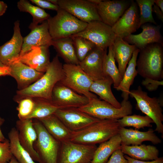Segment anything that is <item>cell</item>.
<instances>
[{"instance_id": "ba28073f", "label": "cell", "mask_w": 163, "mask_h": 163, "mask_svg": "<svg viewBox=\"0 0 163 163\" xmlns=\"http://www.w3.org/2000/svg\"><path fill=\"white\" fill-rule=\"evenodd\" d=\"M64 77L60 82L64 85L89 99L97 97L91 92L90 88L93 82L79 65H63Z\"/></svg>"}, {"instance_id": "d6986e66", "label": "cell", "mask_w": 163, "mask_h": 163, "mask_svg": "<svg viewBox=\"0 0 163 163\" xmlns=\"http://www.w3.org/2000/svg\"><path fill=\"white\" fill-rule=\"evenodd\" d=\"M14 33L11 39L0 46V61L8 66L19 57L22 46L23 38L20 27L19 21L14 24Z\"/></svg>"}, {"instance_id": "ffe728a7", "label": "cell", "mask_w": 163, "mask_h": 163, "mask_svg": "<svg viewBox=\"0 0 163 163\" xmlns=\"http://www.w3.org/2000/svg\"><path fill=\"white\" fill-rule=\"evenodd\" d=\"M16 127L21 145L29 153L34 161L40 163L39 156L34 148L37 135L32 119L19 120L16 122Z\"/></svg>"}, {"instance_id": "4fadbf2b", "label": "cell", "mask_w": 163, "mask_h": 163, "mask_svg": "<svg viewBox=\"0 0 163 163\" xmlns=\"http://www.w3.org/2000/svg\"><path fill=\"white\" fill-rule=\"evenodd\" d=\"M89 100L64 85L60 82L54 86L52 92V101L59 109L78 108L87 104Z\"/></svg>"}, {"instance_id": "484cf974", "label": "cell", "mask_w": 163, "mask_h": 163, "mask_svg": "<svg viewBox=\"0 0 163 163\" xmlns=\"http://www.w3.org/2000/svg\"><path fill=\"white\" fill-rule=\"evenodd\" d=\"M123 152L132 158L143 161L156 160L159 158V151L153 145L141 144L139 145H121Z\"/></svg>"}, {"instance_id": "7402d4cb", "label": "cell", "mask_w": 163, "mask_h": 163, "mask_svg": "<svg viewBox=\"0 0 163 163\" xmlns=\"http://www.w3.org/2000/svg\"><path fill=\"white\" fill-rule=\"evenodd\" d=\"M10 75L15 79L21 89H24L40 78L44 73L38 72L18 61L8 66Z\"/></svg>"}, {"instance_id": "8d00e7d4", "label": "cell", "mask_w": 163, "mask_h": 163, "mask_svg": "<svg viewBox=\"0 0 163 163\" xmlns=\"http://www.w3.org/2000/svg\"><path fill=\"white\" fill-rule=\"evenodd\" d=\"M77 57L79 62L96 46L89 40L79 36H71Z\"/></svg>"}, {"instance_id": "30bf717a", "label": "cell", "mask_w": 163, "mask_h": 163, "mask_svg": "<svg viewBox=\"0 0 163 163\" xmlns=\"http://www.w3.org/2000/svg\"><path fill=\"white\" fill-rule=\"evenodd\" d=\"M72 36L86 38L96 46L104 50L113 45L116 37L112 27L100 21L88 23L84 30Z\"/></svg>"}, {"instance_id": "277c9868", "label": "cell", "mask_w": 163, "mask_h": 163, "mask_svg": "<svg viewBox=\"0 0 163 163\" xmlns=\"http://www.w3.org/2000/svg\"><path fill=\"white\" fill-rule=\"evenodd\" d=\"M56 14L47 20L53 40L71 37L83 31L88 23L84 22L60 8Z\"/></svg>"}, {"instance_id": "9a60e30c", "label": "cell", "mask_w": 163, "mask_h": 163, "mask_svg": "<svg viewBox=\"0 0 163 163\" xmlns=\"http://www.w3.org/2000/svg\"><path fill=\"white\" fill-rule=\"evenodd\" d=\"M132 0H102L96 5L101 21L112 27L129 7Z\"/></svg>"}, {"instance_id": "4dcf8cb0", "label": "cell", "mask_w": 163, "mask_h": 163, "mask_svg": "<svg viewBox=\"0 0 163 163\" xmlns=\"http://www.w3.org/2000/svg\"><path fill=\"white\" fill-rule=\"evenodd\" d=\"M10 148L13 156L19 163H35L29 153L20 143L16 128H12L8 133Z\"/></svg>"}, {"instance_id": "3957f363", "label": "cell", "mask_w": 163, "mask_h": 163, "mask_svg": "<svg viewBox=\"0 0 163 163\" xmlns=\"http://www.w3.org/2000/svg\"><path fill=\"white\" fill-rule=\"evenodd\" d=\"M163 47L162 44L153 43L140 50L136 61L138 74L144 78L162 80Z\"/></svg>"}, {"instance_id": "d4e9b609", "label": "cell", "mask_w": 163, "mask_h": 163, "mask_svg": "<svg viewBox=\"0 0 163 163\" xmlns=\"http://www.w3.org/2000/svg\"><path fill=\"white\" fill-rule=\"evenodd\" d=\"M38 120L47 132L61 143L70 141L72 132L54 114Z\"/></svg>"}, {"instance_id": "5b68a950", "label": "cell", "mask_w": 163, "mask_h": 163, "mask_svg": "<svg viewBox=\"0 0 163 163\" xmlns=\"http://www.w3.org/2000/svg\"><path fill=\"white\" fill-rule=\"evenodd\" d=\"M121 107L117 108L109 103L97 97L89 100L88 102L78 108L81 111L100 120H119L123 117L131 115L133 106L129 101L123 100Z\"/></svg>"}, {"instance_id": "7bdbcfd3", "label": "cell", "mask_w": 163, "mask_h": 163, "mask_svg": "<svg viewBox=\"0 0 163 163\" xmlns=\"http://www.w3.org/2000/svg\"><path fill=\"white\" fill-rule=\"evenodd\" d=\"M124 157L128 161V163H163V157H159L156 160L151 161H143L136 159L131 158L127 155Z\"/></svg>"}, {"instance_id": "cb8c5ba5", "label": "cell", "mask_w": 163, "mask_h": 163, "mask_svg": "<svg viewBox=\"0 0 163 163\" xmlns=\"http://www.w3.org/2000/svg\"><path fill=\"white\" fill-rule=\"evenodd\" d=\"M112 46L114 57L118 63V68L123 78L127 65L137 48L135 45H130L123 38L117 36Z\"/></svg>"}, {"instance_id": "44dd1931", "label": "cell", "mask_w": 163, "mask_h": 163, "mask_svg": "<svg viewBox=\"0 0 163 163\" xmlns=\"http://www.w3.org/2000/svg\"><path fill=\"white\" fill-rule=\"evenodd\" d=\"M49 48L47 46L34 47L15 61H20L37 71L45 73L50 62Z\"/></svg>"}, {"instance_id": "d590c367", "label": "cell", "mask_w": 163, "mask_h": 163, "mask_svg": "<svg viewBox=\"0 0 163 163\" xmlns=\"http://www.w3.org/2000/svg\"><path fill=\"white\" fill-rule=\"evenodd\" d=\"M139 9V27L143 24L150 23L156 25L152 14V8L154 0H136Z\"/></svg>"}, {"instance_id": "5bb4252c", "label": "cell", "mask_w": 163, "mask_h": 163, "mask_svg": "<svg viewBox=\"0 0 163 163\" xmlns=\"http://www.w3.org/2000/svg\"><path fill=\"white\" fill-rule=\"evenodd\" d=\"M139 11L136 1L132 0L129 7L112 27L117 37L123 39L140 27Z\"/></svg>"}, {"instance_id": "7dc6e473", "label": "cell", "mask_w": 163, "mask_h": 163, "mask_svg": "<svg viewBox=\"0 0 163 163\" xmlns=\"http://www.w3.org/2000/svg\"><path fill=\"white\" fill-rule=\"evenodd\" d=\"M4 121L5 120L3 119L0 117V142H4L6 139L3 134L1 129V127L4 123Z\"/></svg>"}, {"instance_id": "8fae6325", "label": "cell", "mask_w": 163, "mask_h": 163, "mask_svg": "<svg viewBox=\"0 0 163 163\" xmlns=\"http://www.w3.org/2000/svg\"><path fill=\"white\" fill-rule=\"evenodd\" d=\"M54 114L72 132L82 130L100 120L77 107L59 109Z\"/></svg>"}, {"instance_id": "ee69618b", "label": "cell", "mask_w": 163, "mask_h": 163, "mask_svg": "<svg viewBox=\"0 0 163 163\" xmlns=\"http://www.w3.org/2000/svg\"><path fill=\"white\" fill-rule=\"evenodd\" d=\"M152 12L156 14L158 18L163 22V12L160 8L155 4L153 5L152 8Z\"/></svg>"}, {"instance_id": "c3c4849f", "label": "cell", "mask_w": 163, "mask_h": 163, "mask_svg": "<svg viewBox=\"0 0 163 163\" xmlns=\"http://www.w3.org/2000/svg\"><path fill=\"white\" fill-rule=\"evenodd\" d=\"M154 4L157 5L163 12V0H154Z\"/></svg>"}, {"instance_id": "83f0119b", "label": "cell", "mask_w": 163, "mask_h": 163, "mask_svg": "<svg viewBox=\"0 0 163 163\" xmlns=\"http://www.w3.org/2000/svg\"><path fill=\"white\" fill-rule=\"evenodd\" d=\"M139 50L136 48L133 52L120 84L115 88L117 91H122L121 97L123 100H128L130 87L138 74L136 69V61Z\"/></svg>"}, {"instance_id": "6da1fadb", "label": "cell", "mask_w": 163, "mask_h": 163, "mask_svg": "<svg viewBox=\"0 0 163 163\" xmlns=\"http://www.w3.org/2000/svg\"><path fill=\"white\" fill-rule=\"evenodd\" d=\"M64 77L63 65L56 55L50 62L43 75L27 87L17 92L21 98L37 97L52 101L53 89Z\"/></svg>"}, {"instance_id": "681fc988", "label": "cell", "mask_w": 163, "mask_h": 163, "mask_svg": "<svg viewBox=\"0 0 163 163\" xmlns=\"http://www.w3.org/2000/svg\"><path fill=\"white\" fill-rule=\"evenodd\" d=\"M91 2L97 5L99 4L101 1L102 0H88Z\"/></svg>"}, {"instance_id": "bcb514c9", "label": "cell", "mask_w": 163, "mask_h": 163, "mask_svg": "<svg viewBox=\"0 0 163 163\" xmlns=\"http://www.w3.org/2000/svg\"><path fill=\"white\" fill-rule=\"evenodd\" d=\"M7 4L2 1H0V17L6 12L7 8Z\"/></svg>"}, {"instance_id": "f546056e", "label": "cell", "mask_w": 163, "mask_h": 163, "mask_svg": "<svg viewBox=\"0 0 163 163\" xmlns=\"http://www.w3.org/2000/svg\"><path fill=\"white\" fill-rule=\"evenodd\" d=\"M121 142V138L119 133L100 144L95 152L91 163H106L112 154L120 148Z\"/></svg>"}, {"instance_id": "f35d334b", "label": "cell", "mask_w": 163, "mask_h": 163, "mask_svg": "<svg viewBox=\"0 0 163 163\" xmlns=\"http://www.w3.org/2000/svg\"><path fill=\"white\" fill-rule=\"evenodd\" d=\"M12 156L9 140L6 139L4 142H0V163L9 162Z\"/></svg>"}, {"instance_id": "8992f818", "label": "cell", "mask_w": 163, "mask_h": 163, "mask_svg": "<svg viewBox=\"0 0 163 163\" xmlns=\"http://www.w3.org/2000/svg\"><path fill=\"white\" fill-rule=\"evenodd\" d=\"M37 135L34 144L40 163H57L61 142L51 136L38 120L33 121Z\"/></svg>"}, {"instance_id": "7a4b0ae2", "label": "cell", "mask_w": 163, "mask_h": 163, "mask_svg": "<svg viewBox=\"0 0 163 163\" xmlns=\"http://www.w3.org/2000/svg\"><path fill=\"white\" fill-rule=\"evenodd\" d=\"M120 128L118 120H100L82 130L72 132L70 141L96 145L119 134Z\"/></svg>"}, {"instance_id": "f907efd6", "label": "cell", "mask_w": 163, "mask_h": 163, "mask_svg": "<svg viewBox=\"0 0 163 163\" xmlns=\"http://www.w3.org/2000/svg\"><path fill=\"white\" fill-rule=\"evenodd\" d=\"M9 163H19L15 158L13 156Z\"/></svg>"}, {"instance_id": "603a6c76", "label": "cell", "mask_w": 163, "mask_h": 163, "mask_svg": "<svg viewBox=\"0 0 163 163\" xmlns=\"http://www.w3.org/2000/svg\"><path fill=\"white\" fill-rule=\"evenodd\" d=\"M154 130L150 129L145 132L137 129L120 127L119 131L121 139V145H139L145 141L151 142L154 144L161 142V139L154 133Z\"/></svg>"}, {"instance_id": "816d5d0a", "label": "cell", "mask_w": 163, "mask_h": 163, "mask_svg": "<svg viewBox=\"0 0 163 163\" xmlns=\"http://www.w3.org/2000/svg\"><path fill=\"white\" fill-rule=\"evenodd\" d=\"M4 66H5V65L3 64L0 61V67H3Z\"/></svg>"}, {"instance_id": "4316f807", "label": "cell", "mask_w": 163, "mask_h": 163, "mask_svg": "<svg viewBox=\"0 0 163 163\" xmlns=\"http://www.w3.org/2000/svg\"><path fill=\"white\" fill-rule=\"evenodd\" d=\"M113 81L110 76L94 81L90 88V91L98 95L101 99L107 102L117 108H120L121 104L113 94L111 88Z\"/></svg>"}, {"instance_id": "b9f144b4", "label": "cell", "mask_w": 163, "mask_h": 163, "mask_svg": "<svg viewBox=\"0 0 163 163\" xmlns=\"http://www.w3.org/2000/svg\"><path fill=\"white\" fill-rule=\"evenodd\" d=\"M30 1L43 9H46L57 11L59 8L58 5L52 4L48 0H30Z\"/></svg>"}, {"instance_id": "d6a6232c", "label": "cell", "mask_w": 163, "mask_h": 163, "mask_svg": "<svg viewBox=\"0 0 163 163\" xmlns=\"http://www.w3.org/2000/svg\"><path fill=\"white\" fill-rule=\"evenodd\" d=\"M17 7L20 11L30 13L33 17V21L29 26L30 29L33 28L38 24L46 21L50 17L44 10L34 5L26 0H20L18 2Z\"/></svg>"}, {"instance_id": "2e32d148", "label": "cell", "mask_w": 163, "mask_h": 163, "mask_svg": "<svg viewBox=\"0 0 163 163\" xmlns=\"http://www.w3.org/2000/svg\"><path fill=\"white\" fill-rule=\"evenodd\" d=\"M142 32L137 34H131L123 39L128 43L134 45L139 50L149 44L159 43L163 45L161 33V26L145 23L141 27Z\"/></svg>"}, {"instance_id": "f6af8a7d", "label": "cell", "mask_w": 163, "mask_h": 163, "mask_svg": "<svg viewBox=\"0 0 163 163\" xmlns=\"http://www.w3.org/2000/svg\"><path fill=\"white\" fill-rule=\"evenodd\" d=\"M10 75V71L8 66L0 67V76Z\"/></svg>"}, {"instance_id": "836d02e7", "label": "cell", "mask_w": 163, "mask_h": 163, "mask_svg": "<svg viewBox=\"0 0 163 163\" xmlns=\"http://www.w3.org/2000/svg\"><path fill=\"white\" fill-rule=\"evenodd\" d=\"M31 114L26 119H39L54 114L59 108L51 101L39 99Z\"/></svg>"}, {"instance_id": "f1b7e54d", "label": "cell", "mask_w": 163, "mask_h": 163, "mask_svg": "<svg viewBox=\"0 0 163 163\" xmlns=\"http://www.w3.org/2000/svg\"><path fill=\"white\" fill-rule=\"evenodd\" d=\"M52 46L66 63L79 65L73 41L71 37L53 40Z\"/></svg>"}, {"instance_id": "ab89813d", "label": "cell", "mask_w": 163, "mask_h": 163, "mask_svg": "<svg viewBox=\"0 0 163 163\" xmlns=\"http://www.w3.org/2000/svg\"><path fill=\"white\" fill-rule=\"evenodd\" d=\"M142 84L149 91L156 90L160 86L163 85V81L157 80L150 78H145Z\"/></svg>"}, {"instance_id": "e0dca14e", "label": "cell", "mask_w": 163, "mask_h": 163, "mask_svg": "<svg viewBox=\"0 0 163 163\" xmlns=\"http://www.w3.org/2000/svg\"><path fill=\"white\" fill-rule=\"evenodd\" d=\"M52 42L53 39L49 31L47 21H44L31 29L29 34L23 38L19 56L29 51L34 47H49L52 46Z\"/></svg>"}, {"instance_id": "7c38bea8", "label": "cell", "mask_w": 163, "mask_h": 163, "mask_svg": "<svg viewBox=\"0 0 163 163\" xmlns=\"http://www.w3.org/2000/svg\"><path fill=\"white\" fill-rule=\"evenodd\" d=\"M57 5L84 22L101 21L96 5L88 0H58Z\"/></svg>"}, {"instance_id": "9c48e42d", "label": "cell", "mask_w": 163, "mask_h": 163, "mask_svg": "<svg viewBox=\"0 0 163 163\" xmlns=\"http://www.w3.org/2000/svg\"><path fill=\"white\" fill-rule=\"evenodd\" d=\"M97 147L71 141L61 143L57 163H91Z\"/></svg>"}, {"instance_id": "1f68e13d", "label": "cell", "mask_w": 163, "mask_h": 163, "mask_svg": "<svg viewBox=\"0 0 163 163\" xmlns=\"http://www.w3.org/2000/svg\"><path fill=\"white\" fill-rule=\"evenodd\" d=\"M112 45L108 47V53L104 56L102 71L104 77L109 76L111 78L115 88L119 85L122 78L116 65Z\"/></svg>"}, {"instance_id": "e575fe53", "label": "cell", "mask_w": 163, "mask_h": 163, "mask_svg": "<svg viewBox=\"0 0 163 163\" xmlns=\"http://www.w3.org/2000/svg\"><path fill=\"white\" fill-rule=\"evenodd\" d=\"M120 127L132 126L136 129L143 128L144 127H152L153 120L147 115L142 116L133 115L126 116L118 120Z\"/></svg>"}, {"instance_id": "ac0fdd59", "label": "cell", "mask_w": 163, "mask_h": 163, "mask_svg": "<svg viewBox=\"0 0 163 163\" xmlns=\"http://www.w3.org/2000/svg\"><path fill=\"white\" fill-rule=\"evenodd\" d=\"M106 53L107 50L95 46L79 62V65L81 68L93 81L104 78L102 66Z\"/></svg>"}, {"instance_id": "74e56055", "label": "cell", "mask_w": 163, "mask_h": 163, "mask_svg": "<svg viewBox=\"0 0 163 163\" xmlns=\"http://www.w3.org/2000/svg\"><path fill=\"white\" fill-rule=\"evenodd\" d=\"M17 107L19 120L26 119L32 112L35 105V101L30 98L22 99L18 101Z\"/></svg>"}, {"instance_id": "52a82bcc", "label": "cell", "mask_w": 163, "mask_h": 163, "mask_svg": "<svg viewBox=\"0 0 163 163\" xmlns=\"http://www.w3.org/2000/svg\"><path fill=\"white\" fill-rule=\"evenodd\" d=\"M129 95L136 100L137 108L150 117L155 123V131L163 135V103L161 100L149 97L140 86L136 89L130 90Z\"/></svg>"}, {"instance_id": "60d3db41", "label": "cell", "mask_w": 163, "mask_h": 163, "mask_svg": "<svg viewBox=\"0 0 163 163\" xmlns=\"http://www.w3.org/2000/svg\"><path fill=\"white\" fill-rule=\"evenodd\" d=\"M106 163H128L120 148L115 150Z\"/></svg>"}]
</instances>
